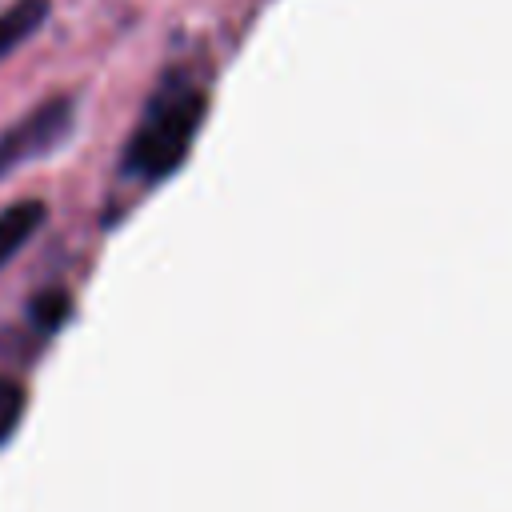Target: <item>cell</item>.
I'll return each mask as SVG.
<instances>
[{"label": "cell", "instance_id": "1", "mask_svg": "<svg viewBox=\"0 0 512 512\" xmlns=\"http://www.w3.org/2000/svg\"><path fill=\"white\" fill-rule=\"evenodd\" d=\"M204 112H208V92L196 80L164 76L160 88L152 92V100L144 104L132 136L124 140L120 172L132 180H144V184L172 176L184 164V156L204 124Z\"/></svg>", "mask_w": 512, "mask_h": 512}, {"label": "cell", "instance_id": "2", "mask_svg": "<svg viewBox=\"0 0 512 512\" xmlns=\"http://www.w3.org/2000/svg\"><path fill=\"white\" fill-rule=\"evenodd\" d=\"M76 128V100L72 96H48L40 100L28 116H20L16 124H8L0 132V180L48 152H56Z\"/></svg>", "mask_w": 512, "mask_h": 512}, {"label": "cell", "instance_id": "3", "mask_svg": "<svg viewBox=\"0 0 512 512\" xmlns=\"http://www.w3.org/2000/svg\"><path fill=\"white\" fill-rule=\"evenodd\" d=\"M44 220H48V204L36 196H24L0 208V268L44 228Z\"/></svg>", "mask_w": 512, "mask_h": 512}, {"label": "cell", "instance_id": "4", "mask_svg": "<svg viewBox=\"0 0 512 512\" xmlns=\"http://www.w3.org/2000/svg\"><path fill=\"white\" fill-rule=\"evenodd\" d=\"M52 12V0H12L0 12V60H8L24 40H32Z\"/></svg>", "mask_w": 512, "mask_h": 512}, {"label": "cell", "instance_id": "5", "mask_svg": "<svg viewBox=\"0 0 512 512\" xmlns=\"http://www.w3.org/2000/svg\"><path fill=\"white\" fill-rule=\"evenodd\" d=\"M72 320V292L68 288H40L28 300V324L40 336H56Z\"/></svg>", "mask_w": 512, "mask_h": 512}, {"label": "cell", "instance_id": "6", "mask_svg": "<svg viewBox=\"0 0 512 512\" xmlns=\"http://www.w3.org/2000/svg\"><path fill=\"white\" fill-rule=\"evenodd\" d=\"M20 416H24V384L0 376V444L16 432Z\"/></svg>", "mask_w": 512, "mask_h": 512}]
</instances>
